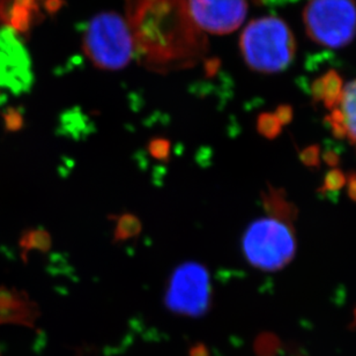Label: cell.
<instances>
[{"label": "cell", "instance_id": "2e32d148", "mask_svg": "<svg viewBox=\"0 0 356 356\" xmlns=\"http://www.w3.org/2000/svg\"><path fill=\"white\" fill-rule=\"evenodd\" d=\"M65 5L64 0H47L45 1V7L48 10L49 13H58L62 10V7Z\"/></svg>", "mask_w": 356, "mask_h": 356}, {"label": "cell", "instance_id": "9a60e30c", "mask_svg": "<svg viewBox=\"0 0 356 356\" xmlns=\"http://www.w3.org/2000/svg\"><path fill=\"white\" fill-rule=\"evenodd\" d=\"M220 67L219 59H209L205 62V74L206 78H212L216 76L218 70Z\"/></svg>", "mask_w": 356, "mask_h": 356}, {"label": "cell", "instance_id": "ba28073f", "mask_svg": "<svg viewBox=\"0 0 356 356\" xmlns=\"http://www.w3.org/2000/svg\"><path fill=\"white\" fill-rule=\"evenodd\" d=\"M329 122L337 136L347 137L356 144V80L343 86Z\"/></svg>", "mask_w": 356, "mask_h": 356}, {"label": "cell", "instance_id": "8992f818", "mask_svg": "<svg viewBox=\"0 0 356 356\" xmlns=\"http://www.w3.org/2000/svg\"><path fill=\"white\" fill-rule=\"evenodd\" d=\"M211 298L209 274L202 264L184 263L172 274L165 294V305L170 312L200 317L211 307Z\"/></svg>", "mask_w": 356, "mask_h": 356}, {"label": "cell", "instance_id": "3957f363", "mask_svg": "<svg viewBox=\"0 0 356 356\" xmlns=\"http://www.w3.org/2000/svg\"><path fill=\"white\" fill-rule=\"evenodd\" d=\"M242 248L252 266L265 272H275L294 259L296 237L287 216L275 212L256 220L248 227Z\"/></svg>", "mask_w": 356, "mask_h": 356}, {"label": "cell", "instance_id": "7a4b0ae2", "mask_svg": "<svg viewBox=\"0 0 356 356\" xmlns=\"http://www.w3.org/2000/svg\"><path fill=\"white\" fill-rule=\"evenodd\" d=\"M241 50L250 69L277 73L291 65L296 44L294 35L284 21L265 17L248 24L241 36Z\"/></svg>", "mask_w": 356, "mask_h": 356}, {"label": "cell", "instance_id": "ffe728a7", "mask_svg": "<svg viewBox=\"0 0 356 356\" xmlns=\"http://www.w3.org/2000/svg\"><path fill=\"white\" fill-rule=\"evenodd\" d=\"M127 1H129V0H127Z\"/></svg>", "mask_w": 356, "mask_h": 356}, {"label": "cell", "instance_id": "277c9868", "mask_svg": "<svg viewBox=\"0 0 356 356\" xmlns=\"http://www.w3.org/2000/svg\"><path fill=\"white\" fill-rule=\"evenodd\" d=\"M83 51L99 69L125 67L134 55V40L127 21L113 12L95 15L83 28Z\"/></svg>", "mask_w": 356, "mask_h": 356}, {"label": "cell", "instance_id": "7c38bea8", "mask_svg": "<svg viewBox=\"0 0 356 356\" xmlns=\"http://www.w3.org/2000/svg\"><path fill=\"white\" fill-rule=\"evenodd\" d=\"M148 151L153 158L159 161H167L170 155V144L167 139L163 138H155L149 141Z\"/></svg>", "mask_w": 356, "mask_h": 356}, {"label": "cell", "instance_id": "e0dca14e", "mask_svg": "<svg viewBox=\"0 0 356 356\" xmlns=\"http://www.w3.org/2000/svg\"><path fill=\"white\" fill-rule=\"evenodd\" d=\"M275 116L277 117V120L280 122L281 125L284 123H287L288 120H291V111L288 106H281L277 109Z\"/></svg>", "mask_w": 356, "mask_h": 356}, {"label": "cell", "instance_id": "ac0fdd59", "mask_svg": "<svg viewBox=\"0 0 356 356\" xmlns=\"http://www.w3.org/2000/svg\"><path fill=\"white\" fill-rule=\"evenodd\" d=\"M190 354H191V356H209L207 350H206L204 345H197V346L193 347Z\"/></svg>", "mask_w": 356, "mask_h": 356}, {"label": "cell", "instance_id": "8fae6325", "mask_svg": "<svg viewBox=\"0 0 356 356\" xmlns=\"http://www.w3.org/2000/svg\"><path fill=\"white\" fill-rule=\"evenodd\" d=\"M281 123L274 115H261L258 118V130L267 138H274L280 132Z\"/></svg>", "mask_w": 356, "mask_h": 356}, {"label": "cell", "instance_id": "6da1fadb", "mask_svg": "<svg viewBox=\"0 0 356 356\" xmlns=\"http://www.w3.org/2000/svg\"><path fill=\"white\" fill-rule=\"evenodd\" d=\"M127 12L134 55L146 69L168 73L205 58L209 42L192 20L188 0H129Z\"/></svg>", "mask_w": 356, "mask_h": 356}, {"label": "cell", "instance_id": "5bb4252c", "mask_svg": "<svg viewBox=\"0 0 356 356\" xmlns=\"http://www.w3.org/2000/svg\"><path fill=\"white\" fill-rule=\"evenodd\" d=\"M302 160L308 165H316L318 163V149L315 146L308 148L302 155Z\"/></svg>", "mask_w": 356, "mask_h": 356}, {"label": "cell", "instance_id": "30bf717a", "mask_svg": "<svg viewBox=\"0 0 356 356\" xmlns=\"http://www.w3.org/2000/svg\"><path fill=\"white\" fill-rule=\"evenodd\" d=\"M141 232L140 220L134 214H123L116 220V226L113 230V238L116 242L132 240Z\"/></svg>", "mask_w": 356, "mask_h": 356}, {"label": "cell", "instance_id": "4fadbf2b", "mask_svg": "<svg viewBox=\"0 0 356 356\" xmlns=\"http://www.w3.org/2000/svg\"><path fill=\"white\" fill-rule=\"evenodd\" d=\"M345 184V176L339 170H332L326 176L325 186L329 190H338Z\"/></svg>", "mask_w": 356, "mask_h": 356}, {"label": "cell", "instance_id": "5b68a950", "mask_svg": "<svg viewBox=\"0 0 356 356\" xmlns=\"http://www.w3.org/2000/svg\"><path fill=\"white\" fill-rule=\"evenodd\" d=\"M303 22L309 38L317 44L343 48L356 35L355 0H310Z\"/></svg>", "mask_w": 356, "mask_h": 356}, {"label": "cell", "instance_id": "d6986e66", "mask_svg": "<svg viewBox=\"0 0 356 356\" xmlns=\"http://www.w3.org/2000/svg\"><path fill=\"white\" fill-rule=\"evenodd\" d=\"M350 195L356 200V176H354L350 181Z\"/></svg>", "mask_w": 356, "mask_h": 356}, {"label": "cell", "instance_id": "9c48e42d", "mask_svg": "<svg viewBox=\"0 0 356 356\" xmlns=\"http://www.w3.org/2000/svg\"><path fill=\"white\" fill-rule=\"evenodd\" d=\"M343 90V83L337 73L330 72L322 79L317 80L314 86V94L317 99H322L325 106L333 109L338 103Z\"/></svg>", "mask_w": 356, "mask_h": 356}, {"label": "cell", "instance_id": "52a82bcc", "mask_svg": "<svg viewBox=\"0 0 356 356\" xmlns=\"http://www.w3.org/2000/svg\"><path fill=\"white\" fill-rule=\"evenodd\" d=\"M188 6L195 24L213 34L236 31L248 13V0H188Z\"/></svg>", "mask_w": 356, "mask_h": 356}]
</instances>
